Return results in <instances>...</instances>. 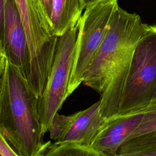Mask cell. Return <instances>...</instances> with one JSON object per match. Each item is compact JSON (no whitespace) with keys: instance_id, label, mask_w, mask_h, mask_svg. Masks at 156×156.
Returning a JSON list of instances; mask_svg holds the SVG:
<instances>
[{"instance_id":"19","label":"cell","mask_w":156,"mask_h":156,"mask_svg":"<svg viewBox=\"0 0 156 156\" xmlns=\"http://www.w3.org/2000/svg\"><path fill=\"white\" fill-rule=\"evenodd\" d=\"M0 156H3V155H2L1 154V152H0Z\"/></svg>"},{"instance_id":"7","label":"cell","mask_w":156,"mask_h":156,"mask_svg":"<svg viewBox=\"0 0 156 156\" xmlns=\"http://www.w3.org/2000/svg\"><path fill=\"white\" fill-rule=\"evenodd\" d=\"M156 132V98L140 108L107 120L91 144L102 156H116L126 141Z\"/></svg>"},{"instance_id":"5","label":"cell","mask_w":156,"mask_h":156,"mask_svg":"<svg viewBox=\"0 0 156 156\" xmlns=\"http://www.w3.org/2000/svg\"><path fill=\"white\" fill-rule=\"evenodd\" d=\"M156 97V26L138 41L132 57L118 114L150 104Z\"/></svg>"},{"instance_id":"14","label":"cell","mask_w":156,"mask_h":156,"mask_svg":"<svg viewBox=\"0 0 156 156\" xmlns=\"http://www.w3.org/2000/svg\"><path fill=\"white\" fill-rule=\"evenodd\" d=\"M0 152L3 156H19L0 133Z\"/></svg>"},{"instance_id":"20","label":"cell","mask_w":156,"mask_h":156,"mask_svg":"<svg viewBox=\"0 0 156 156\" xmlns=\"http://www.w3.org/2000/svg\"><path fill=\"white\" fill-rule=\"evenodd\" d=\"M155 98H156V97H155Z\"/></svg>"},{"instance_id":"4","label":"cell","mask_w":156,"mask_h":156,"mask_svg":"<svg viewBox=\"0 0 156 156\" xmlns=\"http://www.w3.org/2000/svg\"><path fill=\"white\" fill-rule=\"evenodd\" d=\"M79 21L58 38L49 77L38 101V113L43 134L49 131L54 116L68 96L71 72L76 57Z\"/></svg>"},{"instance_id":"18","label":"cell","mask_w":156,"mask_h":156,"mask_svg":"<svg viewBox=\"0 0 156 156\" xmlns=\"http://www.w3.org/2000/svg\"><path fill=\"white\" fill-rule=\"evenodd\" d=\"M1 76L0 77V91H1V83H2V77Z\"/></svg>"},{"instance_id":"2","label":"cell","mask_w":156,"mask_h":156,"mask_svg":"<svg viewBox=\"0 0 156 156\" xmlns=\"http://www.w3.org/2000/svg\"><path fill=\"white\" fill-rule=\"evenodd\" d=\"M0 91V133L19 156H40L44 143L38 97L21 69L6 58Z\"/></svg>"},{"instance_id":"15","label":"cell","mask_w":156,"mask_h":156,"mask_svg":"<svg viewBox=\"0 0 156 156\" xmlns=\"http://www.w3.org/2000/svg\"><path fill=\"white\" fill-rule=\"evenodd\" d=\"M4 0H0V52H4L3 48Z\"/></svg>"},{"instance_id":"16","label":"cell","mask_w":156,"mask_h":156,"mask_svg":"<svg viewBox=\"0 0 156 156\" xmlns=\"http://www.w3.org/2000/svg\"><path fill=\"white\" fill-rule=\"evenodd\" d=\"M6 57L4 52H0V77L2 76L5 68Z\"/></svg>"},{"instance_id":"3","label":"cell","mask_w":156,"mask_h":156,"mask_svg":"<svg viewBox=\"0 0 156 156\" xmlns=\"http://www.w3.org/2000/svg\"><path fill=\"white\" fill-rule=\"evenodd\" d=\"M25 31L29 67L27 82L40 98L52 65L58 37L45 24L36 0H14Z\"/></svg>"},{"instance_id":"10","label":"cell","mask_w":156,"mask_h":156,"mask_svg":"<svg viewBox=\"0 0 156 156\" xmlns=\"http://www.w3.org/2000/svg\"><path fill=\"white\" fill-rule=\"evenodd\" d=\"M86 6L85 0H53L52 35L59 37L74 27Z\"/></svg>"},{"instance_id":"12","label":"cell","mask_w":156,"mask_h":156,"mask_svg":"<svg viewBox=\"0 0 156 156\" xmlns=\"http://www.w3.org/2000/svg\"><path fill=\"white\" fill-rule=\"evenodd\" d=\"M40 156H102L89 146L74 143H51Z\"/></svg>"},{"instance_id":"11","label":"cell","mask_w":156,"mask_h":156,"mask_svg":"<svg viewBox=\"0 0 156 156\" xmlns=\"http://www.w3.org/2000/svg\"><path fill=\"white\" fill-rule=\"evenodd\" d=\"M116 156H156V132L126 141Z\"/></svg>"},{"instance_id":"8","label":"cell","mask_w":156,"mask_h":156,"mask_svg":"<svg viewBox=\"0 0 156 156\" xmlns=\"http://www.w3.org/2000/svg\"><path fill=\"white\" fill-rule=\"evenodd\" d=\"M106 121L101 113L98 101L71 115L57 113L49 129V138L54 143H74L91 146Z\"/></svg>"},{"instance_id":"6","label":"cell","mask_w":156,"mask_h":156,"mask_svg":"<svg viewBox=\"0 0 156 156\" xmlns=\"http://www.w3.org/2000/svg\"><path fill=\"white\" fill-rule=\"evenodd\" d=\"M118 0H97L88 4L79 20L77 51L68 87L69 96L83 82L107 31Z\"/></svg>"},{"instance_id":"9","label":"cell","mask_w":156,"mask_h":156,"mask_svg":"<svg viewBox=\"0 0 156 156\" xmlns=\"http://www.w3.org/2000/svg\"><path fill=\"white\" fill-rule=\"evenodd\" d=\"M3 48L5 57L27 79L28 48L23 23L14 0H4Z\"/></svg>"},{"instance_id":"1","label":"cell","mask_w":156,"mask_h":156,"mask_svg":"<svg viewBox=\"0 0 156 156\" xmlns=\"http://www.w3.org/2000/svg\"><path fill=\"white\" fill-rule=\"evenodd\" d=\"M151 27L139 15L116 5L82 82L101 93L100 112L107 120L118 114L135 48Z\"/></svg>"},{"instance_id":"13","label":"cell","mask_w":156,"mask_h":156,"mask_svg":"<svg viewBox=\"0 0 156 156\" xmlns=\"http://www.w3.org/2000/svg\"><path fill=\"white\" fill-rule=\"evenodd\" d=\"M36 1L45 24L52 32V13L53 0H36Z\"/></svg>"},{"instance_id":"17","label":"cell","mask_w":156,"mask_h":156,"mask_svg":"<svg viewBox=\"0 0 156 156\" xmlns=\"http://www.w3.org/2000/svg\"><path fill=\"white\" fill-rule=\"evenodd\" d=\"M97 1V0H85L86 3H87V5L88 4H91V3H92V2H94V1Z\"/></svg>"}]
</instances>
